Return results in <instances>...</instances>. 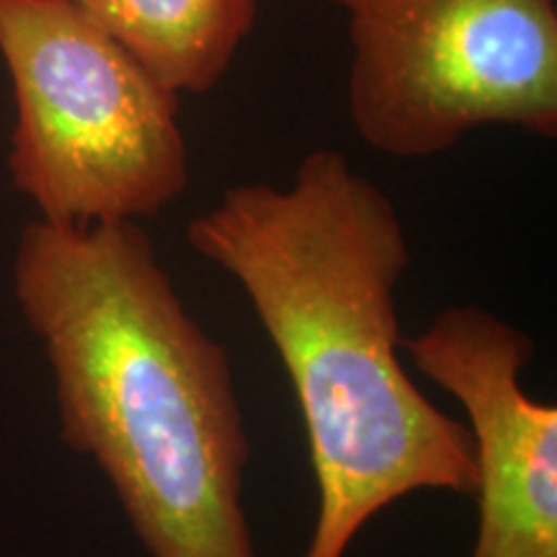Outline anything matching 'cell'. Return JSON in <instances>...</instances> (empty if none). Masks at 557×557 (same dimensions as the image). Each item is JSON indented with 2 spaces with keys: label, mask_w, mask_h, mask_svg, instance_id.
<instances>
[{
  "label": "cell",
  "mask_w": 557,
  "mask_h": 557,
  "mask_svg": "<svg viewBox=\"0 0 557 557\" xmlns=\"http://www.w3.org/2000/svg\"><path fill=\"white\" fill-rule=\"evenodd\" d=\"M9 173L39 220H148L189 186L178 96L70 0H0Z\"/></svg>",
  "instance_id": "3"
},
{
  "label": "cell",
  "mask_w": 557,
  "mask_h": 557,
  "mask_svg": "<svg viewBox=\"0 0 557 557\" xmlns=\"http://www.w3.org/2000/svg\"><path fill=\"white\" fill-rule=\"evenodd\" d=\"M13 297L52 369L62 442L101 470L145 553L259 557L230 354L186 310L145 227L29 222Z\"/></svg>",
  "instance_id": "2"
},
{
  "label": "cell",
  "mask_w": 557,
  "mask_h": 557,
  "mask_svg": "<svg viewBox=\"0 0 557 557\" xmlns=\"http://www.w3.org/2000/svg\"><path fill=\"white\" fill-rule=\"evenodd\" d=\"M173 94H209L259 24L261 0H70Z\"/></svg>",
  "instance_id": "6"
},
{
  "label": "cell",
  "mask_w": 557,
  "mask_h": 557,
  "mask_svg": "<svg viewBox=\"0 0 557 557\" xmlns=\"http://www.w3.org/2000/svg\"><path fill=\"white\" fill-rule=\"evenodd\" d=\"M403 348L468 413L478 465L470 557H557V408L521 385L532 336L478 305H451Z\"/></svg>",
  "instance_id": "5"
},
{
  "label": "cell",
  "mask_w": 557,
  "mask_h": 557,
  "mask_svg": "<svg viewBox=\"0 0 557 557\" xmlns=\"http://www.w3.org/2000/svg\"><path fill=\"white\" fill-rule=\"evenodd\" d=\"M246 292L287 369L308 434L318 519L299 557H346L382 508L418 491L475 496V442L403 367L395 201L344 152L310 150L287 186L238 184L186 227Z\"/></svg>",
  "instance_id": "1"
},
{
  "label": "cell",
  "mask_w": 557,
  "mask_h": 557,
  "mask_svg": "<svg viewBox=\"0 0 557 557\" xmlns=\"http://www.w3.org/2000/svg\"><path fill=\"white\" fill-rule=\"evenodd\" d=\"M348 16V116L382 156L480 127L557 135V0H325Z\"/></svg>",
  "instance_id": "4"
}]
</instances>
